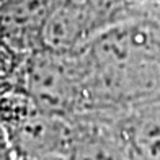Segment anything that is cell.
I'll list each match as a JSON object with an SVG mask.
<instances>
[{
    "mask_svg": "<svg viewBox=\"0 0 160 160\" xmlns=\"http://www.w3.org/2000/svg\"><path fill=\"white\" fill-rule=\"evenodd\" d=\"M87 72L88 113H114L160 100V26L121 21L80 51ZM83 116V114H82Z\"/></svg>",
    "mask_w": 160,
    "mask_h": 160,
    "instance_id": "obj_1",
    "label": "cell"
},
{
    "mask_svg": "<svg viewBox=\"0 0 160 160\" xmlns=\"http://www.w3.org/2000/svg\"><path fill=\"white\" fill-rule=\"evenodd\" d=\"M23 90L42 111L77 118L88 111L87 72L82 52L39 49L26 54Z\"/></svg>",
    "mask_w": 160,
    "mask_h": 160,
    "instance_id": "obj_2",
    "label": "cell"
},
{
    "mask_svg": "<svg viewBox=\"0 0 160 160\" xmlns=\"http://www.w3.org/2000/svg\"><path fill=\"white\" fill-rule=\"evenodd\" d=\"M121 21L124 18L118 0H54L39 31V49L80 52Z\"/></svg>",
    "mask_w": 160,
    "mask_h": 160,
    "instance_id": "obj_3",
    "label": "cell"
},
{
    "mask_svg": "<svg viewBox=\"0 0 160 160\" xmlns=\"http://www.w3.org/2000/svg\"><path fill=\"white\" fill-rule=\"evenodd\" d=\"M7 147L15 160L65 158L75 139V122L61 114L36 110L3 131Z\"/></svg>",
    "mask_w": 160,
    "mask_h": 160,
    "instance_id": "obj_4",
    "label": "cell"
},
{
    "mask_svg": "<svg viewBox=\"0 0 160 160\" xmlns=\"http://www.w3.org/2000/svg\"><path fill=\"white\" fill-rule=\"evenodd\" d=\"M118 128L139 160H160V100L121 111Z\"/></svg>",
    "mask_w": 160,
    "mask_h": 160,
    "instance_id": "obj_5",
    "label": "cell"
},
{
    "mask_svg": "<svg viewBox=\"0 0 160 160\" xmlns=\"http://www.w3.org/2000/svg\"><path fill=\"white\" fill-rule=\"evenodd\" d=\"M36 110V103L21 88L3 93L0 97V129H10Z\"/></svg>",
    "mask_w": 160,
    "mask_h": 160,
    "instance_id": "obj_6",
    "label": "cell"
},
{
    "mask_svg": "<svg viewBox=\"0 0 160 160\" xmlns=\"http://www.w3.org/2000/svg\"><path fill=\"white\" fill-rule=\"evenodd\" d=\"M23 160H65V158H23Z\"/></svg>",
    "mask_w": 160,
    "mask_h": 160,
    "instance_id": "obj_7",
    "label": "cell"
}]
</instances>
